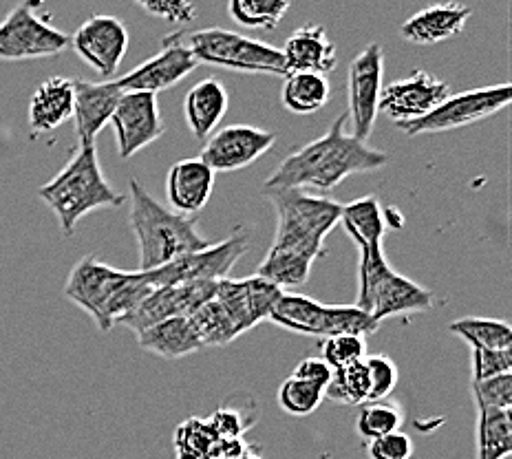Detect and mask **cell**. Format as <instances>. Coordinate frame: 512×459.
Instances as JSON below:
<instances>
[{"label":"cell","mask_w":512,"mask_h":459,"mask_svg":"<svg viewBox=\"0 0 512 459\" xmlns=\"http://www.w3.org/2000/svg\"><path fill=\"white\" fill-rule=\"evenodd\" d=\"M217 440L208 418H188L175 429V459H212Z\"/></svg>","instance_id":"cell-32"},{"label":"cell","mask_w":512,"mask_h":459,"mask_svg":"<svg viewBox=\"0 0 512 459\" xmlns=\"http://www.w3.org/2000/svg\"><path fill=\"white\" fill-rule=\"evenodd\" d=\"M241 459H263V457H261V453H259V448H256V446H248V451L243 453Z\"/></svg>","instance_id":"cell-45"},{"label":"cell","mask_w":512,"mask_h":459,"mask_svg":"<svg viewBox=\"0 0 512 459\" xmlns=\"http://www.w3.org/2000/svg\"><path fill=\"white\" fill-rule=\"evenodd\" d=\"M290 9L287 0H232L228 14L245 29H276Z\"/></svg>","instance_id":"cell-34"},{"label":"cell","mask_w":512,"mask_h":459,"mask_svg":"<svg viewBox=\"0 0 512 459\" xmlns=\"http://www.w3.org/2000/svg\"><path fill=\"white\" fill-rule=\"evenodd\" d=\"M199 67L192 58L190 49L181 40V34H173L164 40L162 51H157L153 58L137 64L124 76H117L113 82L122 93H153L166 91L175 87L177 82L190 76Z\"/></svg>","instance_id":"cell-14"},{"label":"cell","mask_w":512,"mask_h":459,"mask_svg":"<svg viewBox=\"0 0 512 459\" xmlns=\"http://www.w3.org/2000/svg\"><path fill=\"white\" fill-rule=\"evenodd\" d=\"M323 400H325V389H320L316 384L305 382L301 378L290 376L287 380H283V384L279 387V407L285 413L298 415V418L314 413Z\"/></svg>","instance_id":"cell-35"},{"label":"cell","mask_w":512,"mask_h":459,"mask_svg":"<svg viewBox=\"0 0 512 459\" xmlns=\"http://www.w3.org/2000/svg\"><path fill=\"white\" fill-rule=\"evenodd\" d=\"M146 14H151L153 18H162L166 23H175V25H188L197 18V9L192 3H186V0H157V3H140Z\"/></svg>","instance_id":"cell-42"},{"label":"cell","mask_w":512,"mask_h":459,"mask_svg":"<svg viewBox=\"0 0 512 459\" xmlns=\"http://www.w3.org/2000/svg\"><path fill=\"white\" fill-rule=\"evenodd\" d=\"M287 73H320L327 76L336 67V45L323 25L298 27L281 49Z\"/></svg>","instance_id":"cell-22"},{"label":"cell","mask_w":512,"mask_h":459,"mask_svg":"<svg viewBox=\"0 0 512 459\" xmlns=\"http://www.w3.org/2000/svg\"><path fill=\"white\" fill-rule=\"evenodd\" d=\"M448 98V84L429 71H413L411 76L389 82L380 91L378 113L398 126L418 122Z\"/></svg>","instance_id":"cell-16"},{"label":"cell","mask_w":512,"mask_h":459,"mask_svg":"<svg viewBox=\"0 0 512 459\" xmlns=\"http://www.w3.org/2000/svg\"><path fill=\"white\" fill-rule=\"evenodd\" d=\"M29 126L36 135L56 131L73 115V80L53 76L38 84L29 98Z\"/></svg>","instance_id":"cell-25"},{"label":"cell","mask_w":512,"mask_h":459,"mask_svg":"<svg viewBox=\"0 0 512 459\" xmlns=\"http://www.w3.org/2000/svg\"><path fill=\"white\" fill-rule=\"evenodd\" d=\"M294 378H301L305 382H312L316 384V387L320 389H327V384L332 382V376H334V369L327 365V362L320 358V356H312V358H305L296 365Z\"/></svg>","instance_id":"cell-43"},{"label":"cell","mask_w":512,"mask_h":459,"mask_svg":"<svg viewBox=\"0 0 512 459\" xmlns=\"http://www.w3.org/2000/svg\"><path fill=\"white\" fill-rule=\"evenodd\" d=\"M217 283H177L155 287L144 301L137 305L131 314L120 320V325L137 336L144 329L153 327L168 318H188L197 309L215 298Z\"/></svg>","instance_id":"cell-19"},{"label":"cell","mask_w":512,"mask_h":459,"mask_svg":"<svg viewBox=\"0 0 512 459\" xmlns=\"http://www.w3.org/2000/svg\"><path fill=\"white\" fill-rule=\"evenodd\" d=\"M248 411H252V407L239 409L230 407V404H221L208 420L219 437H243V433L252 429L256 420Z\"/></svg>","instance_id":"cell-40"},{"label":"cell","mask_w":512,"mask_h":459,"mask_svg":"<svg viewBox=\"0 0 512 459\" xmlns=\"http://www.w3.org/2000/svg\"><path fill=\"white\" fill-rule=\"evenodd\" d=\"M404 424V409L393 400H376L362 404L356 418V429L367 442L396 433Z\"/></svg>","instance_id":"cell-30"},{"label":"cell","mask_w":512,"mask_h":459,"mask_svg":"<svg viewBox=\"0 0 512 459\" xmlns=\"http://www.w3.org/2000/svg\"><path fill=\"white\" fill-rule=\"evenodd\" d=\"M471 14L473 9L460 3L433 5L411 16L400 27V34L413 45H437V42L460 36Z\"/></svg>","instance_id":"cell-23"},{"label":"cell","mask_w":512,"mask_h":459,"mask_svg":"<svg viewBox=\"0 0 512 459\" xmlns=\"http://www.w3.org/2000/svg\"><path fill=\"white\" fill-rule=\"evenodd\" d=\"M131 197V228L140 250L137 272H155L181 256L210 248V241L197 230V217H184L168 210L135 177L128 181Z\"/></svg>","instance_id":"cell-4"},{"label":"cell","mask_w":512,"mask_h":459,"mask_svg":"<svg viewBox=\"0 0 512 459\" xmlns=\"http://www.w3.org/2000/svg\"><path fill=\"white\" fill-rule=\"evenodd\" d=\"M122 91L115 87L113 80L87 82L73 80V122H76L78 146L95 144L104 126L111 122Z\"/></svg>","instance_id":"cell-20"},{"label":"cell","mask_w":512,"mask_h":459,"mask_svg":"<svg viewBox=\"0 0 512 459\" xmlns=\"http://www.w3.org/2000/svg\"><path fill=\"white\" fill-rule=\"evenodd\" d=\"M69 45L104 82L115 80L128 51V29L120 18L93 14L71 36Z\"/></svg>","instance_id":"cell-13"},{"label":"cell","mask_w":512,"mask_h":459,"mask_svg":"<svg viewBox=\"0 0 512 459\" xmlns=\"http://www.w3.org/2000/svg\"><path fill=\"white\" fill-rule=\"evenodd\" d=\"M36 195L56 215L64 237H71L78 221L89 212L98 208H120L126 201V195L117 192L104 177L95 144L78 146V151L71 155L60 173L40 186Z\"/></svg>","instance_id":"cell-6"},{"label":"cell","mask_w":512,"mask_h":459,"mask_svg":"<svg viewBox=\"0 0 512 459\" xmlns=\"http://www.w3.org/2000/svg\"><path fill=\"white\" fill-rule=\"evenodd\" d=\"M250 248V237L245 232H234L232 237L219 243H212L210 248L186 254L181 259L164 265L155 272H142L144 279L153 287L177 285V283H217L228 279L234 265Z\"/></svg>","instance_id":"cell-11"},{"label":"cell","mask_w":512,"mask_h":459,"mask_svg":"<svg viewBox=\"0 0 512 459\" xmlns=\"http://www.w3.org/2000/svg\"><path fill=\"white\" fill-rule=\"evenodd\" d=\"M281 296L283 290L256 274L248 279H230L228 276V279L217 281L215 290V301L226 309L237 336L270 320L272 309Z\"/></svg>","instance_id":"cell-15"},{"label":"cell","mask_w":512,"mask_h":459,"mask_svg":"<svg viewBox=\"0 0 512 459\" xmlns=\"http://www.w3.org/2000/svg\"><path fill=\"white\" fill-rule=\"evenodd\" d=\"M268 199L276 210V232L256 276L279 290L303 287L325 248V237L343 215V204L309 195L305 190H272Z\"/></svg>","instance_id":"cell-2"},{"label":"cell","mask_w":512,"mask_h":459,"mask_svg":"<svg viewBox=\"0 0 512 459\" xmlns=\"http://www.w3.org/2000/svg\"><path fill=\"white\" fill-rule=\"evenodd\" d=\"M276 142L272 131H263L250 124H230L212 133L206 146L201 148L199 159L212 173H234V170L252 166Z\"/></svg>","instance_id":"cell-18"},{"label":"cell","mask_w":512,"mask_h":459,"mask_svg":"<svg viewBox=\"0 0 512 459\" xmlns=\"http://www.w3.org/2000/svg\"><path fill=\"white\" fill-rule=\"evenodd\" d=\"M323 358L332 369H343L367 358V340L362 336H332L323 340Z\"/></svg>","instance_id":"cell-36"},{"label":"cell","mask_w":512,"mask_h":459,"mask_svg":"<svg viewBox=\"0 0 512 459\" xmlns=\"http://www.w3.org/2000/svg\"><path fill=\"white\" fill-rule=\"evenodd\" d=\"M117 137V155L131 159L166 133V124L153 93H122L111 122Z\"/></svg>","instance_id":"cell-17"},{"label":"cell","mask_w":512,"mask_h":459,"mask_svg":"<svg viewBox=\"0 0 512 459\" xmlns=\"http://www.w3.org/2000/svg\"><path fill=\"white\" fill-rule=\"evenodd\" d=\"M512 87L510 82L493 84V87L471 89L457 95H448V98L418 122L402 124L400 128L409 137L424 135V133H444L455 131V128H464L486 120V117L504 111L510 104Z\"/></svg>","instance_id":"cell-10"},{"label":"cell","mask_w":512,"mask_h":459,"mask_svg":"<svg viewBox=\"0 0 512 459\" xmlns=\"http://www.w3.org/2000/svg\"><path fill=\"white\" fill-rule=\"evenodd\" d=\"M230 98L228 89L217 78H206L197 82L184 98V115L190 133L199 142H206L215 133V128L221 124L228 113Z\"/></svg>","instance_id":"cell-24"},{"label":"cell","mask_w":512,"mask_h":459,"mask_svg":"<svg viewBox=\"0 0 512 459\" xmlns=\"http://www.w3.org/2000/svg\"><path fill=\"white\" fill-rule=\"evenodd\" d=\"M137 345L159 358L168 360L186 358L190 354H195V351L204 349L199 343L195 329L190 325V320L184 316L168 318L162 320V323L144 329L142 334H137Z\"/></svg>","instance_id":"cell-26"},{"label":"cell","mask_w":512,"mask_h":459,"mask_svg":"<svg viewBox=\"0 0 512 459\" xmlns=\"http://www.w3.org/2000/svg\"><path fill=\"white\" fill-rule=\"evenodd\" d=\"M270 323L279 325L285 332L323 340L345 334L367 338L380 329V323L356 305H325L292 292H283L272 309Z\"/></svg>","instance_id":"cell-7"},{"label":"cell","mask_w":512,"mask_h":459,"mask_svg":"<svg viewBox=\"0 0 512 459\" xmlns=\"http://www.w3.org/2000/svg\"><path fill=\"white\" fill-rule=\"evenodd\" d=\"M471 389H473L477 411H484V409L510 411V407H512V373L471 382Z\"/></svg>","instance_id":"cell-37"},{"label":"cell","mask_w":512,"mask_h":459,"mask_svg":"<svg viewBox=\"0 0 512 459\" xmlns=\"http://www.w3.org/2000/svg\"><path fill=\"white\" fill-rule=\"evenodd\" d=\"M473 380H488L504 376L512 369V349H471Z\"/></svg>","instance_id":"cell-39"},{"label":"cell","mask_w":512,"mask_h":459,"mask_svg":"<svg viewBox=\"0 0 512 459\" xmlns=\"http://www.w3.org/2000/svg\"><path fill=\"white\" fill-rule=\"evenodd\" d=\"M329 95H332V87L327 76L298 71L285 76L281 102L294 115H314L329 102Z\"/></svg>","instance_id":"cell-27"},{"label":"cell","mask_w":512,"mask_h":459,"mask_svg":"<svg viewBox=\"0 0 512 459\" xmlns=\"http://www.w3.org/2000/svg\"><path fill=\"white\" fill-rule=\"evenodd\" d=\"M340 226L358 245V296L356 307L369 314L376 323L384 318L429 312L433 294L407 276L398 274L384 259L382 243L387 234V215L378 197L367 195L343 206Z\"/></svg>","instance_id":"cell-1"},{"label":"cell","mask_w":512,"mask_h":459,"mask_svg":"<svg viewBox=\"0 0 512 459\" xmlns=\"http://www.w3.org/2000/svg\"><path fill=\"white\" fill-rule=\"evenodd\" d=\"M325 398L345 407H362L369 402V373L365 360L343 369H334L332 382L327 384Z\"/></svg>","instance_id":"cell-33"},{"label":"cell","mask_w":512,"mask_h":459,"mask_svg":"<svg viewBox=\"0 0 512 459\" xmlns=\"http://www.w3.org/2000/svg\"><path fill=\"white\" fill-rule=\"evenodd\" d=\"M215 190V173L199 157L181 159L168 170L166 195L173 212L184 217H197L208 206Z\"/></svg>","instance_id":"cell-21"},{"label":"cell","mask_w":512,"mask_h":459,"mask_svg":"<svg viewBox=\"0 0 512 459\" xmlns=\"http://www.w3.org/2000/svg\"><path fill=\"white\" fill-rule=\"evenodd\" d=\"M38 9V3L16 5L0 20V60L51 58L69 47L71 36L53 27L49 16L38 14Z\"/></svg>","instance_id":"cell-9"},{"label":"cell","mask_w":512,"mask_h":459,"mask_svg":"<svg viewBox=\"0 0 512 459\" xmlns=\"http://www.w3.org/2000/svg\"><path fill=\"white\" fill-rule=\"evenodd\" d=\"M248 446L243 437H219L212 448V459H241Z\"/></svg>","instance_id":"cell-44"},{"label":"cell","mask_w":512,"mask_h":459,"mask_svg":"<svg viewBox=\"0 0 512 459\" xmlns=\"http://www.w3.org/2000/svg\"><path fill=\"white\" fill-rule=\"evenodd\" d=\"M188 320H190L192 329H195L199 343L204 349L206 347L230 345L234 338H239L237 332H234V327L230 323L226 309H223L215 301V298L201 305L195 314L188 316Z\"/></svg>","instance_id":"cell-31"},{"label":"cell","mask_w":512,"mask_h":459,"mask_svg":"<svg viewBox=\"0 0 512 459\" xmlns=\"http://www.w3.org/2000/svg\"><path fill=\"white\" fill-rule=\"evenodd\" d=\"M365 367L369 373V402L387 400L398 384L396 362L382 354H367Z\"/></svg>","instance_id":"cell-38"},{"label":"cell","mask_w":512,"mask_h":459,"mask_svg":"<svg viewBox=\"0 0 512 459\" xmlns=\"http://www.w3.org/2000/svg\"><path fill=\"white\" fill-rule=\"evenodd\" d=\"M475 440L477 459H506L512 453L510 411H477Z\"/></svg>","instance_id":"cell-28"},{"label":"cell","mask_w":512,"mask_h":459,"mask_svg":"<svg viewBox=\"0 0 512 459\" xmlns=\"http://www.w3.org/2000/svg\"><path fill=\"white\" fill-rule=\"evenodd\" d=\"M413 442L407 433L396 431L369 442V459H411Z\"/></svg>","instance_id":"cell-41"},{"label":"cell","mask_w":512,"mask_h":459,"mask_svg":"<svg viewBox=\"0 0 512 459\" xmlns=\"http://www.w3.org/2000/svg\"><path fill=\"white\" fill-rule=\"evenodd\" d=\"M448 332L460 336L471 349H510L512 329L506 320L466 316L448 325Z\"/></svg>","instance_id":"cell-29"},{"label":"cell","mask_w":512,"mask_h":459,"mask_svg":"<svg viewBox=\"0 0 512 459\" xmlns=\"http://www.w3.org/2000/svg\"><path fill=\"white\" fill-rule=\"evenodd\" d=\"M347 113L338 115L318 140L298 148L276 166L265 181V192L272 190H332L351 175L373 173L389 164V155L358 142L345 131Z\"/></svg>","instance_id":"cell-3"},{"label":"cell","mask_w":512,"mask_h":459,"mask_svg":"<svg viewBox=\"0 0 512 459\" xmlns=\"http://www.w3.org/2000/svg\"><path fill=\"white\" fill-rule=\"evenodd\" d=\"M384 76V51L378 42H371L362 49L349 64L347 76V98L349 111L347 122L351 124V133L358 142H365L373 133L378 117V102L382 91Z\"/></svg>","instance_id":"cell-12"},{"label":"cell","mask_w":512,"mask_h":459,"mask_svg":"<svg viewBox=\"0 0 512 459\" xmlns=\"http://www.w3.org/2000/svg\"><path fill=\"white\" fill-rule=\"evenodd\" d=\"M155 287L142 272L111 268L98 256H82L69 272L64 296L87 312L100 332L109 334Z\"/></svg>","instance_id":"cell-5"},{"label":"cell","mask_w":512,"mask_h":459,"mask_svg":"<svg viewBox=\"0 0 512 459\" xmlns=\"http://www.w3.org/2000/svg\"><path fill=\"white\" fill-rule=\"evenodd\" d=\"M197 64H210L217 69L237 73H265V76H287L281 49L265 45L237 31L206 27L192 34H181Z\"/></svg>","instance_id":"cell-8"}]
</instances>
